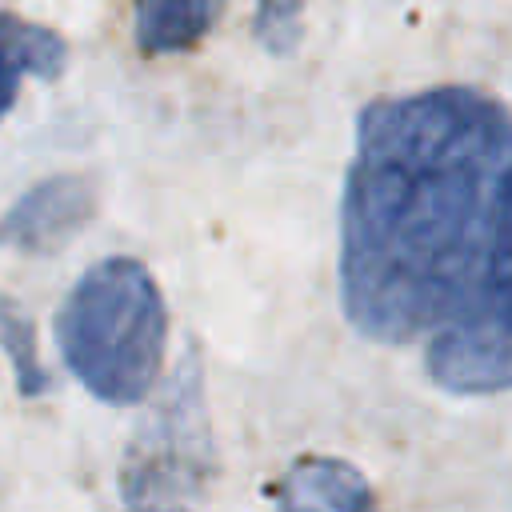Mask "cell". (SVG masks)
<instances>
[{
	"label": "cell",
	"mask_w": 512,
	"mask_h": 512,
	"mask_svg": "<svg viewBox=\"0 0 512 512\" xmlns=\"http://www.w3.org/2000/svg\"><path fill=\"white\" fill-rule=\"evenodd\" d=\"M512 172V116L476 88L372 100L340 200V304L380 344L436 336L464 304Z\"/></svg>",
	"instance_id": "obj_1"
},
{
	"label": "cell",
	"mask_w": 512,
	"mask_h": 512,
	"mask_svg": "<svg viewBox=\"0 0 512 512\" xmlns=\"http://www.w3.org/2000/svg\"><path fill=\"white\" fill-rule=\"evenodd\" d=\"M168 308L152 272L132 256L92 264L56 312L68 372L104 404H136L164 364Z\"/></svg>",
	"instance_id": "obj_2"
},
{
	"label": "cell",
	"mask_w": 512,
	"mask_h": 512,
	"mask_svg": "<svg viewBox=\"0 0 512 512\" xmlns=\"http://www.w3.org/2000/svg\"><path fill=\"white\" fill-rule=\"evenodd\" d=\"M428 376L448 392L512 388V172L500 188L476 280L456 316L428 340Z\"/></svg>",
	"instance_id": "obj_3"
},
{
	"label": "cell",
	"mask_w": 512,
	"mask_h": 512,
	"mask_svg": "<svg viewBox=\"0 0 512 512\" xmlns=\"http://www.w3.org/2000/svg\"><path fill=\"white\" fill-rule=\"evenodd\" d=\"M212 476V444L196 364H184L172 396L152 412L120 468V496L132 512H192Z\"/></svg>",
	"instance_id": "obj_4"
},
{
	"label": "cell",
	"mask_w": 512,
	"mask_h": 512,
	"mask_svg": "<svg viewBox=\"0 0 512 512\" xmlns=\"http://www.w3.org/2000/svg\"><path fill=\"white\" fill-rule=\"evenodd\" d=\"M96 212V188L84 176H48L32 184L4 216H0V244L16 252H56Z\"/></svg>",
	"instance_id": "obj_5"
},
{
	"label": "cell",
	"mask_w": 512,
	"mask_h": 512,
	"mask_svg": "<svg viewBox=\"0 0 512 512\" xmlns=\"http://www.w3.org/2000/svg\"><path fill=\"white\" fill-rule=\"evenodd\" d=\"M276 512H376L368 476L340 456H304L276 484Z\"/></svg>",
	"instance_id": "obj_6"
},
{
	"label": "cell",
	"mask_w": 512,
	"mask_h": 512,
	"mask_svg": "<svg viewBox=\"0 0 512 512\" xmlns=\"http://www.w3.org/2000/svg\"><path fill=\"white\" fill-rule=\"evenodd\" d=\"M68 64V44L36 20H24L16 12H0V120L20 100V88L28 76L56 80Z\"/></svg>",
	"instance_id": "obj_7"
},
{
	"label": "cell",
	"mask_w": 512,
	"mask_h": 512,
	"mask_svg": "<svg viewBox=\"0 0 512 512\" xmlns=\"http://www.w3.org/2000/svg\"><path fill=\"white\" fill-rule=\"evenodd\" d=\"M224 0H136L132 32L144 56L196 48L220 20Z\"/></svg>",
	"instance_id": "obj_8"
},
{
	"label": "cell",
	"mask_w": 512,
	"mask_h": 512,
	"mask_svg": "<svg viewBox=\"0 0 512 512\" xmlns=\"http://www.w3.org/2000/svg\"><path fill=\"white\" fill-rule=\"evenodd\" d=\"M0 348L8 352V364H12L16 384H20L24 396L48 392V372H44L40 352H36L32 320L24 316V308L12 296H0Z\"/></svg>",
	"instance_id": "obj_9"
},
{
	"label": "cell",
	"mask_w": 512,
	"mask_h": 512,
	"mask_svg": "<svg viewBox=\"0 0 512 512\" xmlns=\"http://www.w3.org/2000/svg\"><path fill=\"white\" fill-rule=\"evenodd\" d=\"M252 32L272 56L296 52L304 36V0H256Z\"/></svg>",
	"instance_id": "obj_10"
}]
</instances>
